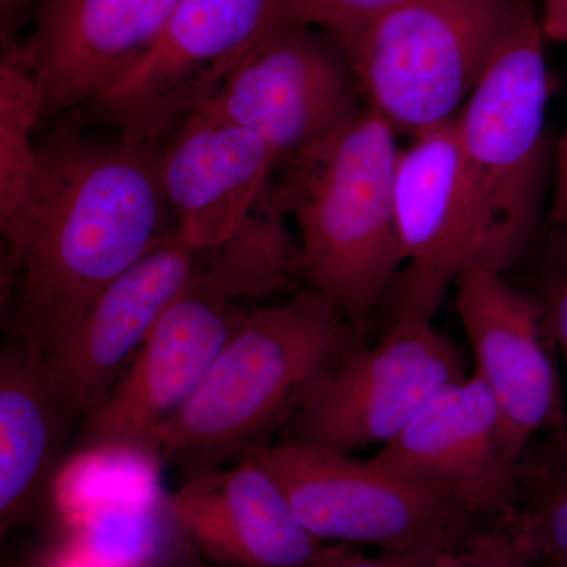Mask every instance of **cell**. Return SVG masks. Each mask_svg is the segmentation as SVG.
<instances>
[{
	"label": "cell",
	"mask_w": 567,
	"mask_h": 567,
	"mask_svg": "<svg viewBox=\"0 0 567 567\" xmlns=\"http://www.w3.org/2000/svg\"><path fill=\"white\" fill-rule=\"evenodd\" d=\"M156 142L66 133L39 147L7 270L20 274L11 338L43 354L95 298L175 235Z\"/></svg>",
	"instance_id": "6da1fadb"
},
{
	"label": "cell",
	"mask_w": 567,
	"mask_h": 567,
	"mask_svg": "<svg viewBox=\"0 0 567 567\" xmlns=\"http://www.w3.org/2000/svg\"><path fill=\"white\" fill-rule=\"evenodd\" d=\"M395 137L393 126L364 103L284 159L275 182L300 230L306 281L357 330L404 265L394 212L401 156Z\"/></svg>",
	"instance_id": "7a4b0ae2"
},
{
	"label": "cell",
	"mask_w": 567,
	"mask_h": 567,
	"mask_svg": "<svg viewBox=\"0 0 567 567\" xmlns=\"http://www.w3.org/2000/svg\"><path fill=\"white\" fill-rule=\"evenodd\" d=\"M357 333L311 287L249 312L188 404L152 436V453L203 466L249 456L289 423Z\"/></svg>",
	"instance_id": "3957f363"
},
{
	"label": "cell",
	"mask_w": 567,
	"mask_h": 567,
	"mask_svg": "<svg viewBox=\"0 0 567 567\" xmlns=\"http://www.w3.org/2000/svg\"><path fill=\"white\" fill-rule=\"evenodd\" d=\"M543 18L524 0L457 132L476 210V264L505 271L535 230L546 173L550 78Z\"/></svg>",
	"instance_id": "277c9868"
},
{
	"label": "cell",
	"mask_w": 567,
	"mask_h": 567,
	"mask_svg": "<svg viewBox=\"0 0 567 567\" xmlns=\"http://www.w3.org/2000/svg\"><path fill=\"white\" fill-rule=\"evenodd\" d=\"M524 0H413L333 39L364 102L416 137L457 117Z\"/></svg>",
	"instance_id": "5b68a950"
},
{
	"label": "cell",
	"mask_w": 567,
	"mask_h": 567,
	"mask_svg": "<svg viewBox=\"0 0 567 567\" xmlns=\"http://www.w3.org/2000/svg\"><path fill=\"white\" fill-rule=\"evenodd\" d=\"M276 477L295 514L317 539L382 551L454 540L477 520L427 484L350 454L279 443L251 453Z\"/></svg>",
	"instance_id": "8992f818"
},
{
	"label": "cell",
	"mask_w": 567,
	"mask_h": 567,
	"mask_svg": "<svg viewBox=\"0 0 567 567\" xmlns=\"http://www.w3.org/2000/svg\"><path fill=\"white\" fill-rule=\"evenodd\" d=\"M464 375L456 347L431 319L398 315L375 346H354L317 380L284 425L286 443L344 454L386 446Z\"/></svg>",
	"instance_id": "52a82bcc"
},
{
	"label": "cell",
	"mask_w": 567,
	"mask_h": 567,
	"mask_svg": "<svg viewBox=\"0 0 567 567\" xmlns=\"http://www.w3.org/2000/svg\"><path fill=\"white\" fill-rule=\"evenodd\" d=\"M268 0H181L151 51L89 103L125 140L163 141L260 39Z\"/></svg>",
	"instance_id": "ba28073f"
},
{
	"label": "cell",
	"mask_w": 567,
	"mask_h": 567,
	"mask_svg": "<svg viewBox=\"0 0 567 567\" xmlns=\"http://www.w3.org/2000/svg\"><path fill=\"white\" fill-rule=\"evenodd\" d=\"M249 312L197 270L193 282L153 327L106 398L84 417L89 450L152 453V436L188 404L213 361Z\"/></svg>",
	"instance_id": "9c48e42d"
},
{
	"label": "cell",
	"mask_w": 567,
	"mask_h": 567,
	"mask_svg": "<svg viewBox=\"0 0 567 567\" xmlns=\"http://www.w3.org/2000/svg\"><path fill=\"white\" fill-rule=\"evenodd\" d=\"M364 103L349 59L327 32L286 25L254 44L203 111L259 134L284 162Z\"/></svg>",
	"instance_id": "30bf717a"
},
{
	"label": "cell",
	"mask_w": 567,
	"mask_h": 567,
	"mask_svg": "<svg viewBox=\"0 0 567 567\" xmlns=\"http://www.w3.org/2000/svg\"><path fill=\"white\" fill-rule=\"evenodd\" d=\"M457 312L476 358L475 374L491 391L507 445L524 462L539 432L567 424L561 377L540 306L495 268L458 276Z\"/></svg>",
	"instance_id": "8fae6325"
},
{
	"label": "cell",
	"mask_w": 567,
	"mask_h": 567,
	"mask_svg": "<svg viewBox=\"0 0 567 567\" xmlns=\"http://www.w3.org/2000/svg\"><path fill=\"white\" fill-rule=\"evenodd\" d=\"M166 505L182 539L216 567H330L358 551L309 533L251 454L230 468L189 477Z\"/></svg>",
	"instance_id": "7c38bea8"
},
{
	"label": "cell",
	"mask_w": 567,
	"mask_h": 567,
	"mask_svg": "<svg viewBox=\"0 0 567 567\" xmlns=\"http://www.w3.org/2000/svg\"><path fill=\"white\" fill-rule=\"evenodd\" d=\"M394 212L404 260L398 315L432 320L447 287L476 264L475 199L456 118L401 151Z\"/></svg>",
	"instance_id": "4fadbf2b"
},
{
	"label": "cell",
	"mask_w": 567,
	"mask_h": 567,
	"mask_svg": "<svg viewBox=\"0 0 567 567\" xmlns=\"http://www.w3.org/2000/svg\"><path fill=\"white\" fill-rule=\"evenodd\" d=\"M372 461L434 487L476 518L499 517L522 498V462L476 374L442 388Z\"/></svg>",
	"instance_id": "5bb4252c"
},
{
	"label": "cell",
	"mask_w": 567,
	"mask_h": 567,
	"mask_svg": "<svg viewBox=\"0 0 567 567\" xmlns=\"http://www.w3.org/2000/svg\"><path fill=\"white\" fill-rule=\"evenodd\" d=\"M197 270L199 251L174 235L111 282L41 354L71 424L106 398Z\"/></svg>",
	"instance_id": "9a60e30c"
},
{
	"label": "cell",
	"mask_w": 567,
	"mask_h": 567,
	"mask_svg": "<svg viewBox=\"0 0 567 567\" xmlns=\"http://www.w3.org/2000/svg\"><path fill=\"white\" fill-rule=\"evenodd\" d=\"M278 152L259 134L208 111L173 132L159 174L175 235L196 251L226 244L274 186Z\"/></svg>",
	"instance_id": "2e32d148"
},
{
	"label": "cell",
	"mask_w": 567,
	"mask_h": 567,
	"mask_svg": "<svg viewBox=\"0 0 567 567\" xmlns=\"http://www.w3.org/2000/svg\"><path fill=\"white\" fill-rule=\"evenodd\" d=\"M181 0H43L24 44L41 122L92 103L151 51Z\"/></svg>",
	"instance_id": "e0dca14e"
},
{
	"label": "cell",
	"mask_w": 567,
	"mask_h": 567,
	"mask_svg": "<svg viewBox=\"0 0 567 567\" xmlns=\"http://www.w3.org/2000/svg\"><path fill=\"white\" fill-rule=\"evenodd\" d=\"M71 423L43 357L11 338L0 354V535L31 516L61 461Z\"/></svg>",
	"instance_id": "ac0fdd59"
},
{
	"label": "cell",
	"mask_w": 567,
	"mask_h": 567,
	"mask_svg": "<svg viewBox=\"0 0 567 567\" xmlns=\"http://www.w3.org/2000/svg\"><path fill=\"white\" fill-rule=\"evenodd\" d=\"M41 122L39 78L24 48L9 44L0 61V230L20 218L39 164L33 130Z\"/></svg>",
	"instance_id": "d6986e66"
},
{
	"label": "cell",
	"mask_w": 567,
	"mask_h": 567,
	"mask_svg": "<svg viewBox=\"0 0 567 567\" xmlns=\"http://www.w3.org/2000/svg\"><path fill=\"white\" fill-rule=\"evenodd\" d=\"M410 2L413 0H268L260 39L286 25L319 29L338 39Z\"/></svg>",
	"instance_id": "ffe728a7"
},
{
	"label": "cell",
	"mask_w": 567,
	"mask_h": 567,
	"mask_svg": "<svg viewBox=\"0 0 567 567\" xmlns=\"http://www.w3.org/2000/svg\"><path fill=\"white\" fill-rule=\"evenodd\" d=\"M517 509L539 559L567 567V473L522 477Z\"/></svg>",
	"instance_id": "44dd1931"
},
{
	"label": "cell",
	"mask_w": 567,
	"mask_h": 567,
	"mask_svg": "<svg viewBox=\"0 0 567 567\" xmlns=\"http://www.w3.org/2000/svg\"><path fill=\"white\" fill-rule=\"evenodd\" d=\"M540 561L517 506L470 537L453 567H529Z\"/></svg>",
	"instance_id": "7402d4cb"
},
{
	"label": "cell",
	"mask_w": 567,
	"mask_h": 567,
	"mask_svg": "<svg viewBox=\"0 0 567 567\" xmlns=\"http://www.w3.org/2000/svg\"><path fill=\"white\" fill-rule=\"evenodd\" d=\"M465 544L454 543V540H434V543L421 544L405 550L382 551L371 558L357 551L352 557L330 567H453L458 551Z\"/></svg>",
	"instance_id": "603a6c76"
},
{
	"label": "cell",
	"mask_w": 567,
	"mask_h": 567,
	"mask_svg": "<svg viewBox=\"0 0 567 567\" xmlns=\"http://www.w3.org/2000/svg\"><path fill=\"white\" fill-rule=\"evenodd\" d=\"M536 301L555 347L565 358L567 369V265L551 275L544 287L543 297Z\"/></svg>",
	"instance_id": "cb8c5ba5"
},
{
	"label": "cell",
	"mask_w": 567,
	"mask_h": 567,
	"mask_svg": "<svg viewBox=\"0 0 567 567\" xmlns=\"http://www.w3.org/2000/svg\"><path fill=\"white\" fill-rule=\"evenodd\" d=\"M559 473H567V424L522 462V477L554 476Z\"/></svg>",
	"instance_id": "d4e9b609"
},
{
	"label": "cell",
	"mask_w": 567,
	"mask_h": 567,
	"mask_svg": "<svg viewBox=\"0 0 567 567\" xmlns=\"http://www.w3.org/2000/svg\"><path fill=\"white\" fill-rule=\"evenodd\" d=\"M540 18L547 39L567 43V0H543Z\"/></svg>",
	"instance_id": "484cf974"
},
{
	"label": "cell",
	"mask_w": 567,
	"mask_h": 567,
	"mask_svg": "<svg viewBox=\"0 0 567 567\" xmlns=\"http://www.w3.org/2000/svg\"><path fill=\"white\" fill-rule=\"evenodd\" d=\"M551 223L555 226L567 224V134L559 142L558 147V178L554 207H551Z\"/></svg>",
	"instance_id": "4316f807"
},
{
	"label": "cell",
	"mask_w": 567,
	"mask_h": 567,
	"mask_svg": "<svg viewBox=\"0 0 567 567\" xmlns=\"http://www.w3.org/2000/svg\"><path fill=\"white\" fill-rule=\"evenodd\" d=\"M29 567H95L82 558L76 551L61 546L51 547L50 550L44 551L43 555L32 566Z\"/></svg>",
	"instance_id": "83f0119b"
},
{
	"label": "cell",
	"mask_w": 567,
	"mask_h": 567,
	"mask_svg": "<svg viewBox=\"0 0 567 567\" xmlns=\"http://www.w3.org/2000/svg\"><path fill=\"white\" fill-rule=\"evenodd\" d=\"M43 0H0V20L2 28H9L14 21L20 20L25 11L40 7Z\"/></svg>",
	"instance_id": "f1b7e54d"
},
{
	"label": "cell",
	"mask_w": 567,
	"mask_h": 567,
	"mask_svg": "<svg viewBox=\"0 0 567 567\" xmlns=\"http://www.w3.org/2000/svg\"><path fill=\"white\" fill-rule=\"evenodd\" d=\"M145 567H208V563H205L203 558L197 557L192 548L188 559H171L162 558L158 561L153 563L151 566Z\"/></svg>",
	"instance_id": "f546056e"
},
{
	"label": "cell",
	"mask_w": 567,
	"mask_h": 567,
	"mask_svg": "<svg viewBox=\"0 0 567 567\" xmlns=\"http://www.w3.org/2000/svg\"><path fill=\"white\" fill-rule=\"evenodd\" d=\"M529 567H559L558 565H555V563L547 561V559H540V561L535 563V565Z\"/></svg>",
	"instance_id": "4dcf8cb0"
}]
</instances>
